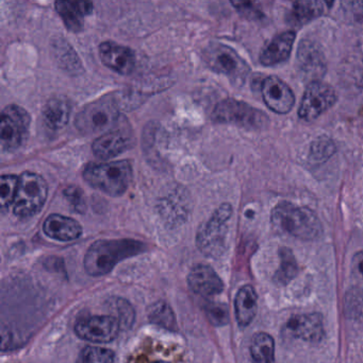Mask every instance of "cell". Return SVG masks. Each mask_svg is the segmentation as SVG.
I'll use <instances>...</instances> for the list:
<instances>
[{
    "label": "cell",
    "instance_id": "1",
    "mask_svg": "<svg viewBox=\"0 0 363 363\" xmlns=\"http://www.w3.org/2000/svg\"><path fill=\"white\" fill-rule=\"evenodd\" d=\"M146 251V245L134 239L98 240L87 250L85 256V271L91 277H104L121 260Z\"/></svg>",
    "mask_w": 363,
    "mask_h": 363
},
{
    "label": "cell",
    "instance_id": "2",
    "mask_svg": "<svg viewBox=\"0 0 363 363\" xmlns=\"http://www.w3.org/2000/svg\"><path fill=\"white\" fill-rule=\"evenodd\" d=\"M275 228L300 240H315L323 234V226L315 211L283 201L272 211Z\"/></svg>",
    "mask_w": 363,
    "mask_h": 363
},
{
    "label": "cell",
    "instance_id": "3",
    "mask_svg": "<svg viewBox=\"0 0 363 363\" xmlns=\"http://www.w3.org/2000/svg\"><path fill=\"white\" fill-rule=\"evenodd\" d=\"M132 167L128 161L104 164H89L83 170L87 184L111 196H119L127 191L132 181Z\"/></svg>",
    "mask_w": 363,
    "mask_h": 363
},
{
    "label": "cell",
    "instance_id": "4",
    "mask_svg": "<svg viewBox=\"0 0 363 363\" xmlns=\"http://www.w3.org/2000/svg\"><path fill=\"white\" fill-rule=\"evenodd\" d=\"M232 216V205L225 203L213 213L206 223L200 226L196 236V243L202 254L217 258L225 252L227 223Z\"/></svg>",
    "mask_w": 363,
    "mask_h": 363
},
{
    "label": "cell",
    "instance_id": "5",
    "mask_svg": "<svg viewBox=\"0 0 363 363\" xmlns=\"http://www.w3.org/2000/svg\"><path fill=\"white\" fill-rule=\"evenodd\" d=\"M48 196V186L42 177L26 172L19 176L18 188L14 201V213L30 218L42 211Z\"/></svg>",
    "mask_w": 363,
    "mask_h": 363
},
{
    "label": "cell",
    "instance_id": "6",
    "mask_svg": "<svg viewBox=\"0 0 363 363\" xmlns=\"http://www.w3.org/2000/svg\"><path fill=\"white\" fill-rule=\"evenodd\" d=\"M119 112L112 99H100L83 108L75 119V125L81 133L96 134L109 132L117 127Z\"/></svg>",
    "mask_w": 363,
    "mask_h": 363
},
{
    "label": "cell",
    "instance_id": "7",
    "mask_svg": "<svg viewBox=\"0 0 363 363\" xmlns=\"http://www.w3.org/2000/svg\"><path fill=\"white\" fill-rule=\"evenodd\" d=\"M212 119L215 123H232L249 130L261 129L269 123L268 116L264 112L234 99L220 102L213 110Z\"/></svg>",
    "mask_w": 363,
    "mask_h": 363
},
{
    "label": "cell",
    "instance_id": "8",
    "mask_svg": "<svg viewBox=\"0 0 363 363\" xmlns=\"http://www.w3.org/2000/svg\"><path fill=\"white\" fill-rule=\"evenodd\" d=\"M29 113L18 106H8L1 113L0 123V144L6 152H14L21 148V145L29 133Z\"/></svg>",
    "mask_w": 363,
    "mask_h": 363
},
{
    "label": "cell",
    "instance_id": "9",
    "mask_svg": "<svg viewBox=\"0 0 363 363\" xmlns=\"http://www.w3.org/2000/svg\"><path fill=\"white\" fill-rule=\"evenodd\" d=\"M208 65L215 72L228 77L236 84H242L249 74V67L236 51L225 45H211L205 53Z\"/></svg>",
    "mask_w": 363,
    "mask_h": 363
},
{
    "label": "cell",
    "instance_id": "10",
    "mask_svg": "<svg viewBox=\"0 0 363 363\" xmlns=\"http://www.w3.org/2000/svg\"><path fill=\"white\" fill-rule=\"evenodd\" d=\"M121 328V324L112 315H89L77 322L75 333L82 340L106 345L117 339Z\"/></svg>",
    "mask_w": 363,
    "mask_h": 363
},
{
    "label": "cell",
    "instance_id": "11",
    "mask_svg": "<svg viewBox=\"0 0 363 363\" xmlns=\"http://www.w3.org/2000/svg\"><path fill=\"white\" fill-rule=\"evenodd\" d=\"M337 94L330 85L313 81L305 91L298 115L305 121H313L335 106Z\"/></svg>",
    "mask_w": 363,
    "mask_h": 363
},
{
    "label": "cell",
    "instance_id": "12",
    "mask_svg": "<svg viewBox=\"0 0 363 363\" xmlns=\"http://www.w3.org/2000/svg\"><path fill=\"white\" fill-rule=\"evenodd\" d=\"M134 134L128 128L117 127L106 132L93 143V153L102 161H108L134 146Z\"/></svg>",
    "mask_w": 363,
    "mask_h": 363
},
{
    "label": "cell",
    "instance_id": "13",
    "mask_svg": "<svg viewBox=\"0 0 363 363\" xmlns=\"http://www.w3.org/2000/svg\"><path fill=\"white\" fill-rule=\"evenodd\" d=\"M261 95L266 106L277 114H287L296 102L292 89L275 76L264 79L261 84Z\"/></svg>",
    "mask_w": 363,
    "mask_h": 363
},
{
    "label": "cell",
    "instance_id": "14",
    "mask_svg": "<svg viewBox=\"0 0 363 363\" xmlns=\"http://www.w3.org/2000/svg\"><path fill=\"white\" fill-rule=\"evenodd\" d=\"M286 332L307 342H321L325 337L323 317L320 313L294 315L286 324Z\"/></svg>",
    "mask_w": 363,
    "mask_h": 363
},
{
    "label": "cell",
    "instance_id": "15",
    "mask_svg": "<svg viewBox=\"0 0 363 363\" xmlns=\"http://www.w3.org/2000/svg\"><path fill=\"white\" fill-rule=\"evenodd\" d=\"M188 284L194 294L206 298L217 296L224 290L221 277L208 264H198L194 266L188 275Z\"/></svg>",
    "mask_w": 363,
    "mask_h": 363
},
{
    "label": "cell",
    "instance_id": "16",
    "mask_svg": "<svg viewBox=\"0 0 363 363\" xmlns=\"http://www.w3.org/2000/svg\"><path fill=\"white\" fill-rule=\"evenodd\" d=\"M102 63L117 74H129L136 66V55L131 49L113 42L102 43L99 47Z\"/></svg>",
    "mask_w": 363,
    "mask_h": 363
},
{
    "label": "cell",
    "instance_id": "17",
    "mask_svg": "<svg viewBox=\"0 0 363 363\" xmlns=\"http://www.w3.org/2000/svg\"><path fill=\"white\" fill-rule=\"evenodd\" d=\"M298 61L300 72L306 78L311 79V82L320 80L325 74V57L313 43L304 40L300 44Z\"/></svg>",
    "mask_w": 363,
    "mask_h": 363
},
{
    "label": "cell",
    "instance_id": "18",
    "mask_svg": "<svg viewBox=\"0 0 363 363\" xmlns=\"http://www.w3.org/2000/svg\"><path fill=\"white\" fill-rule=\"evenodd\" d=\"M43 230L51 239L63 242L76 240L82 234V228L76 220L57 213L46 218Z\"/></svg>",
    "mask_w": 363,
    "mask_h": 363
},
{
    "label": "cell",
    "instance_id": "19",
    "mask_svg": "<svg viewBox=\"0 0 363 363\" xmlns=\"http://www.w3.org/2000/svg\"><path fill=\"white\" fill-rule=\"evenodd\" d=\"M296 36L293 31L275 36L260 53V63L264 66H275L287 61L291 55Z\"/></svg>",
    "mask_w": 363,
    "mask_h": 363
},
{
    "label": "cell",
    "instance_id": "20",
    "mask_svg": "<svg viewBox=\"0 0 363 363\" xmlns=\"http://www.w3.org/2000/svg\"><path fill=\"white\" fill-rule=\"evenodd\" d=\"M70 112L72 108L68 100L62 97L53 98L43 108V121L51 131H60L67 125Z\"/></svg>",
    "mask_w": 363,
    "mask_h": 363
},
{
    "label": "cell",
    "instance_id": "21",
    "mask_svg": "<svg viewBox=\"0 0 363 363\" xmlns=\"http://www.w3.org/2000/svg\"><path fill=\"white\" fill-rule=\"evenodd\" d=\"M258 296L251 286L246 285L239 290L234 300L237 321L241 328H247L257 315Z\"/></svg>",
    "mask_w": 363,
    "mask_h": 363
},
{
    "label": "cell",
    "instance_id": "22",
    "mask_svg": "<svg viewBox=\"0 0 363 363\" xmlns=\"http://www.w3.org/2000/svg\"><path fill=\"white\" fill-rule=\"evenodd\" d=\"M189 200L183 190H176L161 200L160 213L170 223H179L187 219L189 213Z\"/></svg>",
    "mask_w": 363,
    "mask_h": 363
},
{
    "label": "cell",
    "instance_id": "23",
    "mask_svg": "<svg viewBox=\"0 0 363 363\" xmlns=\"http://www.w3.org/2000/svg\"><path fill=\"white\" fill-rule=\"evenodd\" d=\"M251 356L253 363H276L273 337L266 333L254 335L251 343Z\"/></svg>",
    "mask_w": 363,
    "mask_h": 363
},
{
    "label": "cell",
    "instance_id": "24",
    "mask_svg": "<svg viewBox=\"0 0 363 363\" xmlns=\"http://www.w3.org/2000/svg\"><path fill=\"white\" fill-rule=\"evenodd\" d=\"M281 264L274 275V281L278 285L286 286L296 279L298 273V264L296 256L289 247H281L279 250Z\"/></svg>",
    "mask_w": 363,
    "mask_h": 363
},
{
    "label": "cell",
    "instance_id": "25",
    "mask_svg": "<svg viewBox=\"0 0 363 363\" xmlns=\"http://www.w3.org/2000/svg\"><path fill=\"white\" fill-rule=\"evenodd\" d=\"M324 6L321 0H296L292 16L296 23L305 25L323 15Z\"/></svg>",
    "mask_w": 363,
    "mask_h": 363
},
{
    "label": "cell",
    "instance_id": "26",
    "mask_svg": "<svg viewBox=\"0 0 363 363\" xmlns=\"http://www.w3.org/2000/svg\"><path fill=\"white\" fill-rule=\"evenodd\" d=\"M148 318L151 323L164 328V330H170V332H176L178 330L174 311H173L172 307L164 301H159L151 307L148 311Z\"/></svg>",
    "mask_w": 363,
    "mask_h": 363
},
{
    "label": "cell",
    "instance_id": "27",
    "mask_svg": "<svg viewBox=\"0 0 363 363\" xmlns=\"http://www.w3.org/2000/svg\"><path fill=\"white\" fill-rule=\"evenodd\" d=\"M109 311L117 318L121 328H130L134 323L136 313L134 307L125 298H112L108 302Z\"/></svg>",
    "mask_w": 363,
    "mask_h": 363
},
{
    "label": "cell",
    "instance_id": "28",
    "mask_svg": "<svg viewBox=\"0 0 363 363\" xmlns=\"http://www.w3.org/2000/svg\"><path fill=\"white\" fill-rule=\"evenodd\" d=\"M55 9L70 31L79 32L83 27V15L68 0H57Z\"/></svg>",
    "mask_w": 363,
    "mask_h": 363
},
{
    "label": "cell",
    "instance_id": "29",
    "mask_svg": "<svg viewBox=\"0 0 363 363\" xmlns=\"http://www.w3.org/2000/svg\"><path fill=\"white\" fill-rule=\"evenodd\" d=\"M19 177L14 174H4L0 180V207L2 211H6L16 198L18 188Z\"/></svg>",
    "mask_w": 363,
    "mask_h": 363
},
{
    "label": "cell",
    "instance_id": "30",
    "mask_svg": "<svg viewBox=\"0 0 363 363\" xmlns=\"http://www.w3.org/2000/svg\"><path fill=\"white\" fill-rule=\"evenodd\" d=\"M335 152H336V147H335L334 142L328 138H320L311 145L309 160L311 163H324Z\"/></svg>",
    "mask_w": 363,
    "mask_h": 363
},
{
    "label": "cell",
    "instance_id": "31",
    "mask_svg": "<svg viewBox=\"0 0 363 363\" xmlns=\"http://www.w3.org/2000/svg\"><path fill=\"white\" fill-rule=\"evenodd\" d=\"M77 363H114V353L102 347H85Z\"/></svg>",
    "mask_w": 363,
    "mask_h": 363
},
{
    "label": "cell",
    "instance_id": "32",
    "mask_svg": "<svg viewBox=\"0 0 363 363\" xmlns=\"http://www.w3.org/2000/svg\"><path fill=\"white\" fill-rule=\"evenodd\" d=\"M205 313L211 324L215 326H224L229 321L227 307L220 303L208 302L204 306Z\"/></svg>",
    "mask_w": 363,
    "mask_h": 363
},
{
    "label": "cell",
    "instance_id": "33",
    "mask_svg": "<svg viewBox=\"0 0 363 363\" xmlns=\"http://www.w3.org/2000/svg\"><path fill=\"white\" fill-rule=\"evenodd\" d=\"M232 6L249 19H258L264 16L259 0H230Z\"/></svg>",
    "mask_w": 363,
    "mask_h": 363
},
{
    "label": "cell",
    "instance_id": "34",
    "mask_svg": "<svg viewBox=\"0 0 363 363\" xmlns=\"http://www.w3.org/2000/svg\"><path fill=\"white\" fill-rule=\"evenodd\" d=\"M341 6L351 21L363 23V0H341Z\"/></svg>",
    "mask_w": 363,
    "mask_h": 363
},
{
    "label": "cell",
    "instance_id": "35",
    "mask_svg": "<svg viewBox=\"0 0 363 363\" xmlns=\"http://www.w3.org/2000/svg\"><path fill=\"white\" fill-rule=\"evenodd\" d=\"M64 196L67 199L68 202L70 203L75 211L82 213L85 208V199H83L82 191L78 187H68L64 191Z\"/></svg>",
    "mask_w": 363,
    "mask_h": 363
},
{
    "label": "cell",
    "instance_id": "36",
    "mask_svg": "<svg viewBox=\"0 0 363 363\" xmlns=\"http://www.w3.org/2000/svg\"><path fill=\"white\" fill-rule=\"evenodd\" d=\"M352 272H353L356 281L363 286V251L358 252L354 256L353 262H352Z\"/></svg>",
    "mask_w": 363,
    "mask_h": 363
},
{
    "label": "cell",
    "instance_id": "37",
    "mask_svg": "<svg viewBox=\"0 0 363 363\" xmlns=\"http://www.w3.org/2000/svg\"><path fill=\"white\" fill-rule=\"evenodd\" d=\"M81 14L85 15L91 14L93 11V2L92 0H68Z\"/></svg>",
    "mask_w": 363,
    "mask_h": 363
},
{
    "label": "cell",
    "instance_id": "38",
    "mask_svg": "<svg viewBox=\"0 0 363 363\" xmlns=\"http://www.w3.org/2000/svg\"><path fill=\"white\" fill-rule=\"evenodd\" d=\"M325 4H327L328 6H332L334 4L335 0H324Z\"/></svg>",
    "mask_w": 363,
    "mask_h": 363
},
{
    "label": "cell",
    "instance_id": "39",
    "mask_svg": "<svg viewBox=\"0 0 363 363\" xmlns=\"http://www.w3.org/2000/svg\"><path fill=\"white\" fill-rule=\"evenodd\" d=\"M153 363H170V362H153Z\"/></svg>",
    "mask_w": 363,
    "mask_h": 363
}]
</instances>
